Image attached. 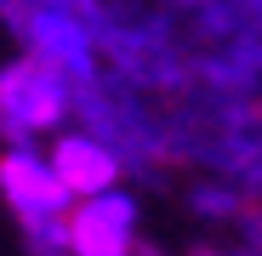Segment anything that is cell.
<instances>
[{
    "label": "cell",
    "instance_id": "cell-5",
    "mask_svg": "<svg viewBox=\"0 0 262 256\" xmlns=\"http://www.w3.org/2000/svg\"><path fill=\"white\" fill-rule=\"evenodd\" d=\"M40 29V63H69V68H80L85 63V46H80V34H74V23H63V17H40L34 23Z\"/></svg>",
    "mask_w": 262,
    "mask_h": 256
},
{
    "label": "cell",
    "instance_id": "cell-3",
    "mask_svg": "<svg viewBox=\"0 0 262 256\" xmlns=\"http://www.w3.org/2000/svg\"><path fill=\"white\" fill-rule=\"evenodd\" d=\"M57 114H63V85L52 63H17L0 74V125L12 137L46 131V125H57Z\"/></svg>",
    "mask_w": 262,
    "mask_h": 256
},
{
    "label": "cell",
    "instance_id": "cell-2",
    "mask_svg": "<svg viewBox=\"0 0 262 256\" xmlns=\"http://www.w3.org/2000/svg\"><path fill=\"white\" fill-rule=\"evenodd\" d=\"M131 199H120L114 188L85 194L69 205L63 217V245L69 256H131Z\"/></svg>",
    "mask_w": 262,
    "mask_h": 256
},
{
    "label": "cell",
    "instance_id": "cell-1",
    "mask_svg": "<svg viewBox=\"0 0 262 256\" xmlns=\"http://www.w3.org/2000/svg\"><path fill=\"white\" fill-rule=\"evenodd\" d=\"M0 194H6V205L17 211L23 222H34V228H46L52 239H63V217H69L74 194L63 188L52 159H34L29 148L0 154Z\"/></svg>",
    "mask_w": 262,
    "mask_h": 256
},
{
    "label": "cell",
    "instance_id": "cell-4",
    "mask_svg": "<svg viewBox=\"0 0 262 256\" xmlns=\"http://www.w3.org/2000/svg\"><path fill=\"white\" fill-rule=\"evenodd\" d=\"M52 171L63 177V188H69L74 199L103 194V188H114V177H120L114 154H108L103 143H92V137H57V143H52Z\"/></svg>",
    "mask_w": 262,
    "mask_h": 256
}]
</instances>
